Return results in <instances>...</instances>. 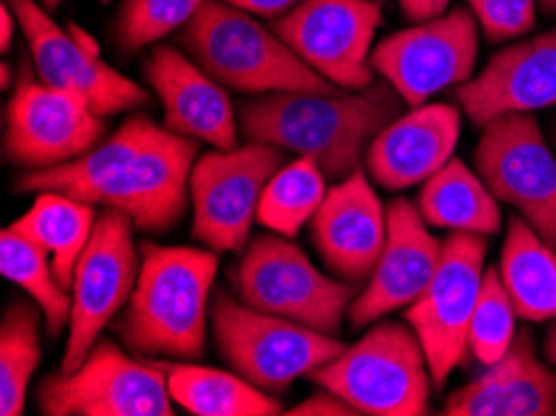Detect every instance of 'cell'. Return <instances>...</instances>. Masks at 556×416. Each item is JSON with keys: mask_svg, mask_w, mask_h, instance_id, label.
Masks as SVG:
<instances>
[{"mask_svg": "<svg viewBox=\"0 0 556 416\" xmlns=\"http://www.w3.org/2000/svg\"><path fill=\"white\" fill-rule=\"evenodd\" d=\"M400 8L407 21L425 23L444 15L446 8H450V0H400Z\"/></svg>", "mask_w": 556, "mask_h": 416, "instance_id": "d590c367", "label": "cell"}, {"mask_svg": "<svg viewBox=\"0 0 556 416\" xmlns=\"http://www.w3.org/2000/svg\"><path fill=\"white\" fill-rule=\"evenodd\" d=\"M38 310L28 300H13L0 322V414L3 416H21L25 412L33 371L40 364Z\"/></svg>", "mask_w": 556, "mask_h": 416, "instance_id": "f1b7e54d", "label": "cell"}, {"mask_svg": "<svg viewBox=\"0 0 556 416\" xmlns=\"http://www.w3.org/2000/svg\"><path fill=\"white\" fill-rule=\"evenodd\" d=\"M462 115L454 105H417L400 115L367 148L365 165L379 188L400 192L427 182L457 150Z\"/></svg>", "mask_w": 556, "mask_h": 416, "instance_id": "44dd1931", "label": "cell"}, {"mask_svg": "<svg viewBox=\"0 0 556 416\" xmlns=\"http://www.w3.org/2000/svg\"><path fill=\"white\" fill-rule=\"evenodd\" d=\"M544 354L546 360H549L554 367H556V322L549 327V332H546V339H544Z\"/></svg>", "mask_w": 556, "mask_h": 416, "instance_id": "74e56055", "label": "cell"}, {"mask_svg": "<svg viewBox=\"0 0 556 416\" xmlns=\"http://www.w3.org/2000/svg\"><path fill=\"white\" fill-rule=\"evenodd\" d=\"M225 3L240 8V11L245 13L260 15V18L277 21L282 18V15H288L292 8L305 3V0H225Z\"/></svg>", "mask_w": 556, "mask_h": 416, "instance_id": "e575fe53", "label": "cell"}, {"mask_svg": "<svg viewBox=\"0 0 556 416\" xmlns=\"http://www.w3.org/2000/svg\"><path fill=\"white\" fill-rule=\"evenodd\" d=\"M217 267L215 250L146 244L138 282L117 322L123 344L148 360H200Z\"/></svg>", "mask_w": 556, "mask_h": 416, "instance_id": "7a4b0ae2", "label": "cell"}, {"mask_svg": "<svg viewBox=\"0 0 556 416\" xmlns=\"http://www.w3.org/2000/svg\"><path fill=\"white\" fill-rule=\"evenodd\" d=\"M28 42L33 65L53 88L86 100L100 117L148 105V90L100 61V50L86 48L71 28H61L36 0H5Z\"/></svg>", "mask_w": 556, "mask_h": 416, "instance_id": "9a60e30c", "label": "cell"}, {"mask_svg": "<svg viewBox=\"0 0 556 416\" xmlns=\"http://www.w3.org/2000/svg\"><path fill=\"white\" fill-rule=\"evenodd\" d=\"M477 175L496 200L517 207L556 250V160L532 113H507L482 127Z\"/></svg>", "mask_w": 556, "mask_h": 416, "instance_id": "30bf717a", "label": "cell"}, {"mask_svg": "<svg viewBox=\"0 0 556 416\" xmlns=\"http://www.w3.org/2000/svg\"><path fill=\"white\" fill-rule=\"evenodd\" d=\"M15 15L11 11V5H3L0 8V48H3V53H11V40L15 36Z\"/></svg>", "mask_w": 556, "mask_h": 416, "instance_id": "8d00e7d4", "label": "cell"}, {"mask_svg": "<svg viewBox=\"0 0 556 416\" xmlns=\"http://www.w3.org/2000/svg\"><path fill=\"white\" fill-rule=\"evenodd\" d=\"M309 240L334 277L369 282L387 242V210L362 169L327 190L309 219Z\"/></svg>", "mask_w": 556, "mask_h": 416, "instance_id": "ac0fdd59", "label": "cell"}, {"mask_svg": "<svg viewBox=\"0 0 556 416\" xmlns=\"http://www.w3.org/2000/svg\"><path fill=\"white\" fill-rule=\"evenodd\" d=\"M539 5L546 15H556V0H539Z\"/></svg>", "mask_w": 556, "mask_h": 416, "instance_id": "ab89813d", "label": "cell"}, {"mask_svg": "<svg viewBox=\"0 0 556 416\" xmlns=\"http://www.w3.org/2000/svg\"><path fill=\"white\" fill-rule=\"evenodd\" d=\"M205 0H125L115 23L117 42L138 50L185 28Z\"/></svg>", "mask_w": 556, "mask_h": 416, "instance_id": "1f68e13d", "label": "cell"}, {"mask_svg": "<svg viewBox=\"0 0 556 416\" xmlns=\"http://www.w3.org/2000/svg\"><path fill=\"white\" fill-rule=\"evenodd\" d=\"M417 210L429 227L452 232L490 237L502 229L500 200L459 157H452L422 185Z\"/></svg>", "mask_w": 556, "mask_h": 416, "instance_id": "cb8c5ba5", "label": "cell"}, {"mask_svg": "<svg viewBox=\"0 0 556 416\" xmlns=\"http://www.w3.org/2000/svg\"><path fill=\"white\" fill-rule=\"evenodd\" d=\"M382 25L377 0H305L273 23V30L312 71L337 88L375 83L372 42Z\"/></svg>", "mask_w": 556, "mask_h": 416, "instance_id": "5bb4252c", "label": "cell"}, {"mask_svg": "<svg viewBox=\"0 0 556 416\" xmlns=\"http://www.w3.org/2000/svg\"><path fill=\"white\" fill-rule=\"evenodd\" d=\"M210 325L223 360L267 394H285L348 350L332 335L252 310L227 290H217L210 304Z\"/></svg>", "mask_w": 556, "mask_h": 416, "instance_id": "5b68a950", "label": "cell"}, {"mask_svg": "<svg viewBox=\"0 0 556 416\" xmlns=\"http://www.w3.org/2000/svg\"><path fill=\"white\" fill-rule=\"evenodd\" d=\"M230 285L248 307L332 337L340 332L357 292V285L319 272L298 244L277 232L248 244L242 260L230 267Z\"/></svg>", "mask_w": 556, "mask_h": 416, "instance_id": "8992f818", "label": "cell"}, {"mask_svg": "<svg viewBox=\"0 0 556 416\" xmlns=\"http://www.w3.org/2000/svg\"><path fill=\"white\" fill-rule=\"evenodd\" d=\"M402 96L384 78L362 90L269 92L242 105V133L317 163L325 177L344 180L367 148L400 117Z\"/></svg>", "mask_w": 556, "mask_h": 416, "instance_id": "6da1fadb", "label": "cell"}, {"mask_svg": "<svg viewBox=\"0 0 556 416\" xmlns=\"http://www.w3.org/2000/svg\"><path fill=\"white\" fill-rule=\"evenodd\" d=\"M48 250L33 242L30 237L13 227H5L0 235V272L8 282L18 285L28 292L33 302L38 304L46 317V327L50 337L65 332L71 325L73 297L71 290L58 282L53 262H48Z\"/></svg>", "mask_w": 556, "mask_h": 416, "instance_id": "83f0119b", "label": "cell"}, {"mask_svg": "<svg viewBox=\"0 0 556 416\" xmlns=\"http://www.w3.org/2000/svg\"><path fill=\"white\" fill-rule=\"evenodd\" d=\"M325 173L317 163L298 157L277 169L257 207V223L282 237H294L325 202Z\"/></svg>", "mask_w": 556, "mask_h": 416, "instance_id": "f546056e", "label": "cell"}, {"mask_svg": "<svg viewBox=\"0 0 556 416\" xmlns=\"http://www.w3.org/2000/svg\"><path fill=\"white\" fill-rule=\"evenodd\" d=\"M484 235L452 232L442 244V257L432 282L407 307L427 356L434 389H442L454 367L469 352V325L484 282Z\"/></svg>", "mask_w": 556, "mask_h": 416, "instance_id": "9c48e42d", "label": "cell"}, {"mask_svg": "<svg viewBox=\"0 0 556 416\" xmlns=\"http://www.w3.org/2000/svg\"><path fill=\"white\" fill-rule=\"evenodd\" d=\"M442 244L409 200H394L387 207L384 250L367 287L352 302L350 325L357 329L375 325L390 312L417 302L440 265Z\"/></svg>", "mask_w": 556, "mask_h": 416, "instance_id": "e0dca14e", "label": "cell"}, {"mask_svg": "<svg viewBox=\"0 0 556 416\" xmlns=\"http://www.w3.org/2000/svg\"><path fill=\"white\" fill-rule=\"evenodd\" d=\"M450 416H554L556 371L539 362L534 337L519 329L509 352L446 396Z\"/></svg>", "mask_w": 556, "mask_h": 416, "instance_id": "7402d4cb", "label": "cell"}, {"mask_svg": "<svg viewBox=\"0 0 556 416\" xmlns=\"http://www.w3.org/2000/svg\"><path fill=\"white\" fill-rule=\"evenodd\" d=\"M40 3H43V5L48 8V11H55V8H58V5H61V3H63V0H40Z\"/></svg>", "mask_w": 556, "mask_h": 416, "instance_id": "60d3db41", "label": "cell"}, {"mask_svg": "<svg viewBox=\"0 0 556 416\" xmlns=\"http://www.w3.org/2000/svg\"><path fill=\"white\" fill-rule=\"evenodd\" d=\"M285 165L282 148L257 140L200 155L190 177L195 240L215 252H245L267 182Z\"/></svg>", "mask_w": 556, "mask_h": 416, "instance_id": "ba28073f", "label": "cell"}, {"mask_svg": "<svg viewBox=\"0 0 556 416\" xmlns=\"http://www.w3.org/2000/svg\"><path fill=\"white\" fill-rule=\"evenodd\" d=\"M475 125L507 113H536L556 105V28L496 53L477 78L454 90Z\"/></svg>", "mask_w": 556, "mask_h": 416, "instance_id": "d6986e66", "label": "cell"}, {"mask_svg": "<svg viewBox=\"0 0 556 416\" xmlns=\"http://www.w3.org/2000/svg\"><path fill=\"white\" fill-rule=\"evenodd\" d=\"M46 416H173L167 369L138 362L111 339H98L80 367L50 375L38 387Z\"/></svg>", "mask_w": 556, "mask_h": 416, "instance_id": "52a82bcc", "label": "cell"}, {"mask_svg": "<svg viewBox=\"0 0 556 416\" xmlns=\"http://www.w3.org/2000/svg\"><path fill=\"white\" fill-rule=\"evenodd\" d=\"M11 75H13V71H11V65H8V63H3V67H0V80H3V90H8V88H11Z\"/></svg>", "mask_w": 556, "mask_h": 416, "instance_id": "f35d334b", "label": "cell"}, {"mask_svg": "<svg viewBox=\"0 0 556 416\" xmlns=\"http://www.w3.org/2000/svg\"><path fill=\"white\" fill-rule=\"evenodd\" d=\"M479 23L467 8L415 23L384 38L372 50L375 73L400 92L409 108L425 105L434 92L459 88L475 78Z\"/></svg>", "mask_w": 556, "mask_h": 416, "instance_id": "7c38bea8", "label": "cell"}, {"mask_svg": "<svg viewBox=\"0 0 556 416\" xmlns=\"http://www.w3.org/2000/svg\"><path fill=\"white\" fill-rule=\"evenodd\" d=\"M195 163L198 140L155 127L128 169L108 188L100 205L125 212L132 227L142 232H167L180 223L188 207Z\"/></svg>", "mask_w": 556, "mask_h": 416, "instance_id": "2e32d148", "label": "cell"}, {"mask_svg": "<svg viewBox=\"0 0 556 416\" xmlns=\"http://www.w3.org/2000/svg\"><path fill=\"white\" fill-rule=\"evenodd\" d=\"M288 414H292V416H352L359 412L352 404L344 402L342 396L330 392V389H323V392L312 394L305 399V402L292 406Z\"/></svg>", "mask_w": 556, "mask_h": 416, "instance_id": "836d02e7", "label": "cell"}, {"mask_svg": "<svg viewBox=\"0 0 556 416\" xmlns=\"http://www.w3.org/2000/svg\"><path fill=\"white\" fill-rule=\"evenodd\" d=\"M96 219V212L88 202L67 198L61 192H38L30 210L11 227L50 252L58 282L71 290L75 267H78L83 250L88 248Z\"/></svg>", "mask_w": 556, "mask_h": 416, "instance_id": "484cf974", "label": "cell"}, {"mask_svg": "<svg viewBox=\"0 0 556 416\" xmlns=\"http://www.w3.org/2000/svg\"><path fill=\"white\" fill-rule=\"evenodd\" d=\"M486 40L504 42L534 28V0H467Z\"/></svg>", "mask_w": 556, "mask_h": 416, "instance_id": "d6a6232c", "label": "cell"}, {"mask_svg": "<svg viewBox=\"0 0 556 416\" xmlns=\"http://www.w3.org/2000/svg\"><path fill=\"white\" fill-rule=\"evenodd\" d=\"M105 121L86 100L48 85L28 63L5 108V157L23 169H46L86 155L103 140Z\"/></svg>", "mask_w": 556, "mask_h": 416, "instance_id": "8fae6325", "label": "cell"}, {"mask_svg": "<svg viewBox=\"0 0 556 416\" xmlns=\"http://www.w3.org/2000/svg\"><path fill=\"white\" fill-rule=\"evenodd\" d=\"M167 389L173 402L195 416H275L282 404L273 394L250 385L238 371L175 364L167 367Z\"/></svg>", "mask_w": 556, "mask_h": 416, "instance_id": "4316f807", "label": "cell"}, {"mask_svg": "<svg viewBox=\"0 0 556 416\" xmlns=\"http://www.w3.org/2000/svg\"><path fill=\"white\" fill-rule=\"evenodd\" d=\"M359 414L422 416L429 412L432 375L415 329L379 322L332 362L309 375Z\"/></svg>", "mask_w": 556, "mask_h": 416, "instance_id": "277c9868", "label": "cell"}, {"mask_svg": "<svg viewBox=\"0 0 556 416\" xmlns=\"http://www.w3.org/2000/svg\"><path fill=\"white\" fill-rule=\"evenodd\" d=\"M554 142H556V127H554Z\"/></svg>", "mask_w": 556, "mask_h": 416, "instance_id": "b9f144b4", "label": "cell"}, {"mask_svg": "<svg viewBox=\"0 0 556 416\" xmlns=\"http://www.w3.org/2000/svg\"><path fill=\"white\" fill-rule=\"evenodd\" d=\"M146 78L163 103L167 130L217 150L238 148L235 110L223 85L178 48L157 46L146 63Z\"/></svg>", "mask_w": 556, "mask_h": 416, "instance_id": "ffe728a7", "label": "cell"}, {"mask_svg": "<svg viewBox=\"0 0 556 416\" xmlns=\"http://www.w3.org/2000/svg\"><path fill=\"white\" fill-rule=\"evenodd\" d=\"M517 337V310L502 282L500 267L484 269L482 292H479L475 314L469 325V354L479 364L490 367L500 362Z\"/></svg>", "mask_w": 556, "mask_h": 416, "instance_id": "4dcf8cb0", "label": "cell"}, {"mask_svg": "<svg viewBox=\"0 0 556 416\" xmlns=\"http://www.w3.org/2000/svg\"><path fill=\"white\" fill-rule=\"evenodd\" d=\"M140 254L132 244V223L125 212L105 207L96 219L88 248L75 267L71 325L61 362L63 371L80 367L100 332L128 304L140 275Z\"/></svg>", "mask_w": 556, "mask_h": 416, "instance_id": "4fadbf2b", "label": "cell"}, {"mask_svg": "<svg viewBox=\"0 0 556 416\" xmlns=\"http://www.w3.org/2000/svg\"><path fill=\"white\" fill-rule=\"evenodd\" d=\"M155 127L153 121L142 115L130 117L113 138L98 142L86 155L55 167L28 169L15 188L21 192H61L88 205H100L108 188L128 169Z\"/></svg>", "mask_w": 556, "mask_h": 416, "instance_id": "603a6c76", "label": "cell"}, {"mask_svg": "<svg viewBox=\"0 0 556 416\" xmlns=\"http://www.w3.org/2000/svg\"><path fill=\"white\" fill-rule=\"evenodd\" d=\"M180 40L192 61L223 88L250 96L334 90L273 28L225 0H205L182 28Z\"/></svg>", "mask_w": 556, "mask_h": 416, "instance_id": "3957f363", "label": "cell"}, {"mask_svg": "<svg viewBox=\"0 0 556 416\" xmlns=\"http://www.w3.org/2000/svg\"><path fill=\"white\" fill-rule=\"evenodd\" d=\"M500 275L517 317L556 322V250L542 240V235L525 217L509 219Z\"/></svg>", "mask_w": 556, "mask_h": 416, "instance_id": "d4e9b609", "label": "cell"}]
</instances>
